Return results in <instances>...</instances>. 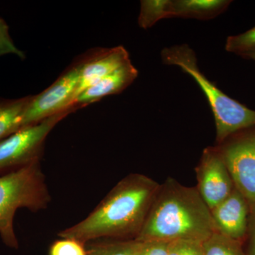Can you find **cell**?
<instances>
[{
  "instance_id": "cell-21",
  "label": "cell",
  "mask_w": 255,
  "mask_h": 255,
  "mask_svg": "<svg viewBox=\"0 0 255 255\" xmlns=\"http://www.w3.org/2000/svg\"><path fill=\"white\" fill-rule=\"evenodd\" d=\"M169 242H142V246L137 255H168Z\"/></svg>"
},
{
  "instance_id": "cell-16",
  "label": "cell",
  "mask_w": 255,
  "mask_h": 255,
  "mask_svg": "<svg viewBox=\"0 0 255 255\" xmlns=\"http://www.w3.org/2000/svg\"><path fill=\"white\" fill-rule=\"evenodd\" d=\"M167 0H143L140 1L138 24L142 28L152 27L162 18H167Z\"/></svg>"
},
{
  "instance_id": "cell-10",
  "label": "cell",
  "mask_w": 255,
  "mask_h": 255,
  "mask_svg": "<svg viewBox=\"0 0 255 255\" xmlns=\"http://www.w3.org/2000/svg\"><path fill=\"white\" fill-rule=\"evenodd\" d=\"M129 63L130 60L127 50L123 46H117L82 64L75 99L88 87Z\"/></svg>"
},
{
  "instance_id": "cell-15",
  "label": "cell",
  "mask_w": 255,
  "mask_h": 255,
  "mask_svg": "<svg viewBox=\"0 0 255 255\" xmlns=\"http://www.w3.org/2000/svg\"><path fill=\"white\" fill-rule=\"evenodd\" d=\"M243 245L216 231L204 242V255H245Z\"/></svg>"
},
{
  "instance_id": "cell-1",
  "label": "cell",
  "mask_w": 255,
  "mask_h": 255,
  "mask_svg": "<svg viewBox=\"0 0 255 255\" xmlns=\"http://www.w3.org/2000/svg\"><path fill=\"white\" fill-rule=\"evenodd\" d=\"M160 184L144 174H128L77 224L58 233L84 244L97 240H135Z\"/></svg>"
},
{
  "instance_id": "cell-4",
  "label": "cell",
  "mask_w": 255,
  "mask_h": 255,
  "mask_svg": "<svg viewBox=\"0 0 255 255\" xmlns=\"http://www.w3.org/2000/svg\"><path fill=\"white\" fill-rule=\"evenodd\" d=\"M51 201L40 160L0 176V237L6 246L17 249L14 228L16 211L46 209Z\"/></svg>"
},
{
  "instance_id": "cell-19",
  "label": "cell",
  "mask_w": 255,
  "mask_h": 255,
  "mask_svg": "<svg viewBox=\"0 0 255 255\" xmlns=\"http://www.w3.org/2000/svg\"><path fill=\"white\" fill-rule=\"evenodd\" d=\"M168 255H204V242L193 240L169 242Z\"/></svg>"
},
{
  "instance_id": "cell-13",
  "label": "cell",
  "mask_w": 255,
  "mask_h": 255,
  "mask_svg": "<svg viewBox=\"0 0 255 255\" xmlns=\"http://www.w3.org/2000/svg\"><path fill=\"white\" fill-rule=\"evenodd\" d=\"M33 96L0 102V141L23 128L25 112Z\"/></svg>"
},
{
  "instance_id": "cell-5",
  "label": "cell",
  "mask_w": 255,
  "mask_h": 255,
  "mask_svg": "<svg viewBox=\"0 0 255 255\" xmlns=\"http://www.w3.org/2000/svg\"><path fill=\"white\" fill-rule=\"evenodd\" d=\"M82 107L74 106L39 123L23 128L0 141V176L40 160L46 137L53 128Z\"/></svg>"
},
{
  "instance_id": "cell-6",
  "label": "cell",
  "mask_w": 255,
  "mask_h": 255,
  "mask_svg": "<svg viewBox=\"0 0 255 255\" xmlns=\"http://www.w3.org/2000/svg\"><path fill=\"white\" fill-rule=\"evenodd\" d=\"M216 146L235 187L248 201L250 218L255 217V127L236 132Z\"/></svg>"
},
{
  "instance_id": "cell-20",
  "label": "cell",
  "mask_w": 255,
  "mask_h": 255,
  "mask_svg": "<svg viewBox=\"0 0 255 255\" xmlns=\"http://www.w3.org/2000/svg\"><path fill=\"white\" fill-rule=\"evenodd\" d=\"M12 54L23 59L24 53L15 46L9 33V26L4 19L0 18V56Z\"/></svg>"
},
{
  "instance_id": "cell-14",
  "label": "cell",
  "mask_w": 255,
  "mask_h": 255,
  "mask_svg": "<svg viewBox=\"0 0 255 255\" xmlns=\"http://www.w3.org/2000/svg\"><path fill=\"white\" fill-rule=\"evenodd\" d=\"M87 255H137L142 242L136 240H97L87 243Z\"/></svg>"
},
{
  "instance_id": "cell-3",
  "label": "cell",
  "mask_w": 255,
  "mask_h": 255,
  "mask_svg": "<svg viewBox=\"0 0 255 255\" xmlns=\"http://www.w3.org/2000/svg\"><path fill=\"white\" fill-rule=\"evenodd\" d=\"M161 56L165 65H176L189 74L204 92L214 116L216 144L236 132L255 127V111L228 97L210 81L199 70L195 53L189 46L164 48Z\"/></svg>"
},
{
  "instance_id": "cell-2",
  "label": "cell",
  "mask_w": 255,
  "mask_h": 255,
  "mask_svg": "<svg viewBox=\"0 0 255 255\" xmlns=\"http://www.w3.org/2000/svg\"><path fill=\"white\" fill-rule=\"evenodd\" d=\"M216 232L209 206L196 187H186L172 177L159 185L136 241H206Z\"/></svg>"
},
{
  "instance_id": "cell-23",
  "label": "cell",
  "mask_w": 255,
  "mask_h": 255,
  "mask_svg": "<svg viewBox=\"0 0 255 255\" xmlns=\"http://www.w3.org/2000/svg\"><path fill=\"white\" fill-rule=\"evenodd\" d=\"M243 55V56L246 57V58H251V59L255 60V50L248 52V53H245V54Z\"/></svg>"
},
{
  "instance_id": "cell-12",
  "label": "cell",
  "mask_w": 255,
  "mask_h": 255,
  "mask_svg": "<svg viewBox=\"0 0 255 255\" xmlns=\"http://www.w3.org/2000/svg\"><path fill=\"white\" fill-rule=\"evenodd\" d=\"M231 2L226 0H167V16L211 19L222 13Z\"/></svg>"
},
{
  "instance_id": "cell-18",
  "label": "cell",
  "mask_w": 255,
  "mask_h": 255,
  "mask_svg": "<svg viewBox=\"0 0 255 255\" xmlns=\"http://www.w3.org/2000/svg\"><path fill=\"white\" fill-rule=\"evenodd\" d=\"M85 245L71 238H62L51 245L49 255H87Z\"/></svg>"
},
{
  "instance_id": "cell-7",
  "label": "cell",
  "mask_w": 255,
  "mask_h": 255,
  "mask_svg": "<svg viewBox=\"0 0 255 255\" xmlns=\"http://www.w3.org/2000/svg\"><path fill=\"white\" fill-rule=\"evenodd\" d=\"M81 65L69 70L44 92L33 96L25 112L23 128L39 123L78 105L75 100Z\"/></svg>"
},
{
  "instance_id": "cell-11",
  "label": "cell",
  "mask_w": 255,
  "mask_h": 255,
  "mask_svg": "<svg viewBox=\"0 0 255 255\" xmlns=\"http://www.w3.org/2000/svg\"><path fill=\"white\" fill-rule=\"evenodd\" d=\"M137 77V69L130 62L80 93L75 99V104L85 106L98 102L107 96L120 93L131 85Z\"/></svg>"
},
{
  "instance_id": "cell-8",
  "label": "cell",
  "mask_w": 255,
  "mask_h": 255,
  "mask_svg": "<svg viewBox=\"0 0 255 255\" xmlns=\"http://www.w3.org/2000/svg\"><path fill=\"white\" fill-rule=\"evenodd\" d=\"M195 172L196 189L211 211L234 190L232 177L216 145L204 149Z\"/></svg>"
},
{
  "instance_id": "cell-9",
  "label": "cell",
  "mask_w": 255,
  "mask_h": 255,
  "mask_svg": "<svg viewBox=\"0 0 255 255\" xmlns=\"http://www.w3.org/2000/svg\"><path fill=\"white\" fill-rule=\"evenodd\" d=\"M211 211L218 233L243 244L246 241L251 211L248 201L236 187L227 199Z\"/></svg>"
},
{
  "instance_id": "cell-22",
  "label": "cell",
  "mask_w": 255,
  "mask_h": 255,
  "mask_svg": "<svg viewBox=\"0 0 255 255\" xmlns=\"http://www.w3.org/2000/svg\"><path fill=\"white\" fill-rule=\"evenodd\" d=\"M248 241L245 255H255V217L250 218L249 230H248Z\"/></svg>"
},
{
  "instance_id": "cell-17",
  "label": "cell",
  "mask_w": 255,
  "mask_h": 255,
  "mask_svg": "<svg viewBox=\"0 0 255 255\" xmlns=\"http://www.w3.org/2000/svg\"><path fill=\"white\" fill-rule=\"evenodd\" d=\"M226 49L240 55L255 50V26L241 34L228 37Z\"/></svg>"
}]
</instances>
